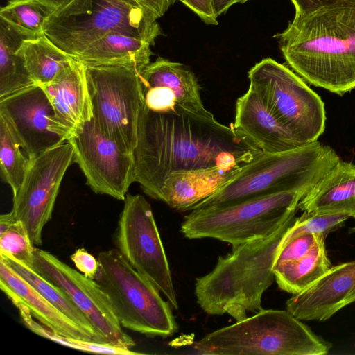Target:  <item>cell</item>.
<instances>
[{
  "instance_id": "6da1fadb",
  "label": "cell",
  "mask_w": 355,
  "mask_h": 355,
  "mask_svg": "<svg viewBox=\"0 0 355 355\" xmlns=\"http://www.w3.org/2000/svg\"><path fill=\"white\" fill-rule=\"evenodd\" d=\"M262 153L205 107L175 104L153 111L143 105L133 151L135 182L157 200L165 179L173 172L241 167Z\"/></svg>"
},
{
  "instance_id": "7a4b0ae2",
  "label": "cell",
  "mask_w": 355,
  "mask_h": 355,
  "mask_svg": "<svg viewBox=\"0 0 355 355\" xmlns=\"http://www.w3.org/2000/svg\"><path fill=\"white\" fill-rule=\"evenodd\" d=\"M275 37L287 64L306 83L340 96L355 89V3L295 15Z\"/></svg>"
},
{
  "instance_id": "3957f363",
  "label": "cell",
  "mask_w": 355,
  "mask_h": 355,
  "mask_svg": "<svg viewBox=\"0 0 355 355\" xmlns=\"http://www.w3.org/2000/svg\"><path fill=\"white\" fill-rule=\"evenodd\" d=\"M295 218L266 237L232 246L230 253L218 257L210 272L196 278L195 295L204 312L228 314L239 321L263 309L262 295L275 279L277 256Z\"/></svg>"
},
{
  "instance_id": "277c9868",
  "label": "cell",
  "mask_w": 355,
  "mask_h": 355,
  "mask_svg": "<svg viewBox=\"0 0 355 355\" xmlns=\"http://www.w3.org/2000/svg\"><path fill=\"white\" fill-rule=\"evenodd\" d=\"M340 160L332 148L318 141L284 152L262 153L192 210L223 207L283 192L305 196Z\"/></svg>"
},
{
  "instance_id": "5b68a950",
  "label": "cell",
  "mask_w": 355,
  "mask_h": 355,
  "mask_svg": "<svg viewBox=\"0 0 355 355\" xmlns=\"http://www.w3.org/2000/svg\"><path fill=\"white\" fill-rule=\"evenodd\" d=\"M157 19L135 0H71L52 12L44 33L74 58L112 32L138 37L154 45L162 34Z\"/></svg>"
},
{
  "instance_id": "8992f818",
  "label": "cell",
  "mask_w": 355,
  "mask_h": 355,
  "mask_svg": "<svg viewBox=\"0 0 355 355\" xmlns=\"http://www.w3.org/2000/svg\"><path fill=\"white\" fill-rule=\"evenodd\" d=\"M331 344L288 311L262 309L193 343L207 355H325Z\"/></svg>"
},
{
  "instance_id": "52a82bcc",
  "label": "cell",
  "mask_w": 355,
  "mask_h": 355,
  "mask_svg": "<svg viewBox=\"0 0 355 355\" xmlns=\"http://www.w3.org/2000/svg\"><path fill=\"white\" fill-rule=\"evenodd\" d=\"M95 280L108 296L122 327L148 336L168 337L178 324L168 302L117 249L100 252Z\"/></svg>"
},
{
  "instance_id": "ba28073f",
  "label": "cell",
  "mask_w": 355,
  "mask_h": 355,
  "mask_svg": "<svg viewBox=\"0 0 355 355\" xmlns=\"http://www.w3.org/2000/svg\"><path fill=\"white\" fill-rule=\"evenodd\" d=\"M304 196L283 192L223 207L192 210L180 230L188 239L211 238L235 246L274 233L295 217Z\"/></svg>"
},
{
  "instance_id": "9c48e42d",
  "label": "cell",
  "mask_w": 355,
  "mask_h": 355,
  "mask_svg": "<svg viewBox=\"0 0 355 355\" xmlns=\"http://www.w3.org/2000/svg\"><path fill=\"white\" fill-rule=\"evenodd\" d=\"M93 112L100 130L133 154L144 105L140 74L131 64H84Z\"/></svg>"
},
{
  "instance_id": "30bf717a",
  "label": "cell",
  "mask_w": 355,
  "mask_h": 355,
  "mask_svg": "<svg viewBox=\"0 0 355 355\" xmlns=\"http://www.w3.org/2000/svg\"><path fill=\"white\" fill-rule=\"evenodd\" d=\"M248 79L249 87L299 141L306 145L318 141L325 130L324 104L301 78L267 58L250 69Z\"/></svg>"
},
{
  "instance_id": "8fae6325",
  "label": "cell",
  "mask_w": 355,
  "mask_h": 355,
  "mask_svg": "<svg viewBox=\"0 0 355 355\" xmlns=\"http://www.w3.org/2000/svg\"><path fill=\"white\" fill-rule=\"evenodd\" d=\"M117 250L178 309L164 248L150 204L139 194L127 193L116 233Z\"/></svg>"
},
{
  "instance_id": "7c38bea8",
  "label": "cell",
  "mask_w": 355,
  "mask_h": 355,
  "mask_svg": "<svg viewBox=\"0 0 355 355\" xmlns=\"http://www.w3.org/2000/svg\"><path fill=\"white\" fill-rule=\"evenodd\" d=\"M33 269L60 288L86 316L94 330L93 341L129 349L135 345L123 330L108 296L95 279L37 248L34 249Z\"/></svg>"
},
{
  "instance_id": "4fadbf2b",
  "label": "cell",
  "mask_w": 355,
  "mask_h": 355,
  "mask_svg": "<svg viewBox=\"0 0 355 355\" xmlns=\"http://www.w3.org/2000/svg\"><path fill=\"white\" fill-rule=\"evenodd\" d=\"M67 141L91 189L124 200L135 182L133 154L107 137L93 119L77 128Z\"/></svg>"
},
{
  "instance_id": "5bb4252c",
  "label": "cell",
  "mask_w": 355,
  "mask_h": 355,
  "mask_svg": "<svg viewBox=\"0 0 355 355\" xmlns=\"http://www.w3.org/2000/svg\"><path fill=\"white\" fill-rule=\"evenodd\" d=\"M72 163L73 150L68 141L44 152L31 160L13 196L11 212L24 224L34 245L42 243V230L51 218L60 184Z\"/></svg>"
},
{
  "instance_id": "9a60e30c",
  "label": "cell",
  "mask_w": 355,
  "mask_h": 355,
  "mask_svg": "<svg viewBox=\"0 0 355 355\" xmlns=\"http://www.w3.org/2000/svg\"><path fill=\"white\" fill-rule=\"evenodd\" d=\"M0 112L10 121L31 159L66 142L56 130L53 108L38 85L1 99Z\"/></svg>"
},
{
  "instance_id": "2e32d148",
  "label": "cell",
  "mask_w": 355,
  "mask_h": 355,
  "mask_svg": "<svg viewBox=\"0 0 355 355\" xmlns=\"http://www.w3.org/2000/svg\"><path fill=\"white\" fill-rule=\"evenodd\" d=\"M355 302V259L331 266L322 277L286 302L300 320L325 321Z\"/></svg>"
},
{
  "instance_id": "e0dca14e",
  "label": "cell",
  "mask_w": 355,
  "mask_h": 355,
  "mask_svg": "<svg viewBox=\"0 0 355 355\" xmlns=\"http://www.w3.org/2000/svg\"><path fill=\"white\" fill-rule=\"evenodd\" d=\"M144 105L153 111L175 104L200 110L204 105L195 74L184 64L159 57L140 74Z\"/></svg>"
},
{
  "instance_id": "ac0fdd59",
  "label": "cell",
  "mask_w": 355,
  "mask_h": 355,
  "mask_svg": "<svg viewBox=\"0 0 355 355\" xmlns=\"http://www.w3.org/2000/svg\"><path fill=\"white\" fill-rule=\"evenodd\" d=\"M41 87L54 111L58 133L67 141L82 124L93 118L85 65L73 58L50 83Z\"/></svg>"
},
{
  "instance_id": "d6986e66",
  "label": "cell",
  "mask_w": 355,
  "mask_h": 355,
  "mask_svg": "<svg viewBox=\"0 0 355 355\" xmlns=\"http://www.w3.org/2000/svg\"><path fill=\"white\" fill-rule=\"evenodd\" d=\"M234 129L265 153H281L303 146L276 118L250 87L236 103Z\"/></svg>"
},
{
  "instance_id": "ffe728a7",
  "label": "cell",
  "mask_w": 355,
  "mask_h": 355,
  "mask_svg": "<svg viewBox=\"0 0 355 355\" xmlns=\"http://www.w3.org/2000/svg\"><path fill=\"white\" fill-rule=\"evenodd\" d=\"M0 288L17 308H24L59 336L93 340V336L64 315L0 257Z\"/></svg>"
},
{
  "instance_id": "44dd1931",
  "label": "cell",
  "mask_w": 355,
  "mask_h": 355,
  "mask_svg": "<svg viewBox=\"0 0 355 355\" xmlns=\"http://www.w3.org/2000/svg\"><path fill=\"white\" fill-rule=\"evenodd\" d=\"M242 168L217 167L173 172L165 179L157 200L180 211H191L230 182Z\"/></svg>"
},
{
  "instance_id": "7402d4cb",
  "label": "cell",
  "mask_w": 355,
  "mask_h": 355,
  "mask_svg": "<svg viewBox=\"0 0 355 355\" xmlns=\"http://www.w3.org/2000/svg\"><path fill=\"white\" fill-rule=\"evenodd\" d=\"M309 213L355 218V164L341 159L298 203Z\"/></svg>"
},
{
  "instance_id": "603a6c76",
  "label": "cell",
  "mask_w": 355,
  "mask_h": 355,
  "mask_svg": "<svg viewBox=\"0 0 355 355\" xmlns=\"http://www.w3.org/2000/svg\"><path fill=\"white\" fill-rule=\"evenodd\" d=\"M151 45L142 38L112 32L73 58L84 64H131L144 69L153 55Z\"/></svg>"
},
{
  "instance_id": "cb8c5ba5",
  "label": "cell",
  "mask_w": 355,
  "mask_h": 355,
  "mask_svg": "<svg viewBox=\"0 0 355 355\" xmlns=\"http://www.w3.org/2000/svg\"><path fill=\"white\" fill-rule=\"evenodd\" d=\"M325 239L317 234L311 250L302 258L274 266L275 281L280 289L293 295L305 290L332 266L325 248Z\"/></svg>"
},
{
  "instance_id": "d4e9b609",
  "label": "cell",
  "mask_w": 355,
  "mask_h": 355,
  "mask_svg": "<svg viewBox=\"0 0 355 355\" xmlns=\"http://www.w3.org/2000/svg\"><path fill=\"white\" fill-rule=\"evenodd\" d=\"M24 40L0 19V100L37 85L19 51Z\"/></svg>"
},
{
  "instance_id": "484cf974",
  "label": "cell",
  "mask_w": 355,
  "mask_h": 355,
  "mask_svg": "<svg viewBox=\"0 0 355 355\" xmlns=\"http://www.w3.org/2000/svg\"><path fill=\"white\" fill-rule=\"evenodd\" d=\"M19 51L32 79L40 86L52 81L72 59L44 33L33 39L24 40Z\"/></svg>"
},
{
  "instance_id": "4316f807",
  "label": "cell",
  "mask_w": 355,
  "mask_h": 355,
  "mask_svg": "<svg viewBox=\"0 0 355 355\" xmlns=\"http://www.w3.org/2000/svg\"><path fill=\"white\" fill-rule=\"evenodd\" d=\"M32 159L10 121L0 112L1 174L11 187L13 196L19 189Z\"/></svg>"
},
{
  "instance_id": "83f0119b",
  "label": "cell",
  "mask_w": 355,
  "mask_h": 355,
  "mask_svg": "<svg viewBox=\"0 0 355 355\" xmlns=\"http://www.w3.org/2000/svg\"><path fill=\"white\" fill-rule=\"evenodd\" d=\"M55 10L43 0H9L1 7L0 19L26 40L44 34L46 21Z\"/></svg>"
},
{
  "instance_id": "f1b7e54d",
  "label": "cell",
  "mask_w": 355,
  "mask_h": 355,
  "mask_svg": "<svg viewBox=\"0 0 355 355\" xmlns=\"http://www.w3.org/2000/svg\"><path fill=\"white\" fill-rule=\"evenodd\" d=\"M0 257H2L14 270L53 306L94 338V330L88 319L60 288L17 260L4 258L1 256Z\"/></svg>"
},
{
  "instance_id": "f546056e",
  "label": "cell",
  "mask_w": 355,
  "mask_h": 355,
  "mask_svg": "<svg viewBox=\"0 0 355 355\" xmlns=\"http://www.w3.org/2000/svg\"><path fill=\"white\" fill-rule=\"evenodd\" d=\"M34 244L24 224L12 213L0 216V256L12 258L33 268Z\"/></svg>"
},
{
  "instance_id": "4dcf8cb0",
  "label": "cell",
  "mask_w": 355,
  "mask_h": 355,
  "mask_svg": "<svg viewBox=\"0 0 355 355\" xmlns=\"http://www.w3.org/2000/svg\"><path fill=\"white\" fill-rule=\"evenodd\" d=\"M350 216L342 214H318L304 211L295 218L286 231L281 248L291 239L307 234H320L324 238L331 232L341 227Z\"/></svg>"
},
{
  "instance_id": "1f68e13d",
  "label": "cell",
  "mask_w": 355,
  "mask_h": 355,
  "mask_svg": "<svg viewBox=\"0 0 355 355\" xmlns=\"http://www.w3.org/2000/svg\"><path fill=\"white\" fill-rule=\"evenodd\" d=\"M316 235L302 234L288 241L279 250L275 266L299 259L307 254L315 243Z\"/></svg>"
},
{
  "instance_id": "d6a6232c",
  "label": "cell",
  "mask_w": 355,
  "mask_h": 355,
  "mask_svg": "<svg viewBox=\"0 0 355 355\" xmlns=\"http://www.w3.org/2000/svg\"><path fill=\"white\" fill-rule=\"evenodd\" d=\"M71 341L74 345L76 349L104 354H118V355H135L142 354V353L133 352L131 349L110 345L107 343H101L94 342L93 340H78L70 338Z\"/></svg>"
},
{
  "instance_id": "836d02e7",
  "label": "cell",
  "mask_w": 355,
  "mask_h": 355,
  "mask_svg": "<svg viewBox=\"0 0 355 355\" xmlns=\"http://www.w3.org/2000/svg\"><path fill=\"white\" fill-rule=\"evenodd\" d=\"M76 268L85 277L94 279L98 269V261L84 248H78L71 255Z\"/></svg>"
},
{
  "instance_id": "e575fe53",
  "label": "cell",
  "mask_w": 355,
  "mask_h": 355,
  "mask_svg": "<svg viewBox=\"0 0 355 355\" xmlns=\"http://www.w3.org/2000/svg\"><path fill=\"white\" fill-rule=\"evenodd\" d=\"M179 1L196 14L206 24L217 25L212 0H176Z\"/></svg>"
},
{
  "instance_id": "d590c367",
  "label": "cell",
  "mask_w": 355,
  "mask_h": 355,
  "mask_svg": "<svg viewBox=\"0 0 355 355\" xmlns=\"http://www.w3.org/2000/svg\"><path fill=\"white\" fill-rule=\"evenodd\" d=\"M295 6V15L312 12L324 6L340 3H355V0H291Z\"/></svg>"
},
{
  "instance_id": "8d00e7d4",
  "label": "cell",
  "mask_w": 355,
  "mask_h": 355,
  "mask_svg": "<svg viewBox=\"0 0 355 355\" xmlns=\"http://www.w3.org/2000/svg\"><path fill=\"white\" fill-rule=\"evenodd\" d=\"M141 7L153 13L157 19L163 16L176 0H135Z\"/></svg>"
},
{
  "instance_id": "74e56055",
  "label": "cell",
  "mask_w": 355,
  "mask_h": 355,
  "mask_svg": "<svg viewBox=\"0 0 355 355\" xmlns=\"http://www.w3.org/2000/svg\"><path fill=\"white\" fill-rule=\"evenodd\" d=\"M249 0H212V7L214 15L217 18L221 14L225 12L235 3H244Z\"/></svg>"
},
{
  "instance_id": "f35d334b",
  "label": "cell",
  "mask_w": 355,
  "mask_h": 355,
  "mask_svg": "<svg viewBox=\"0 0 355 355\" xmlns=\"http://www.w3.org/2000/svg\"><path fill=\"white\" fill-rule=\"evenodd\" d=\"M53 8H58L68 3L71 0H43Z\"/></svg>"
}]
</instances>
